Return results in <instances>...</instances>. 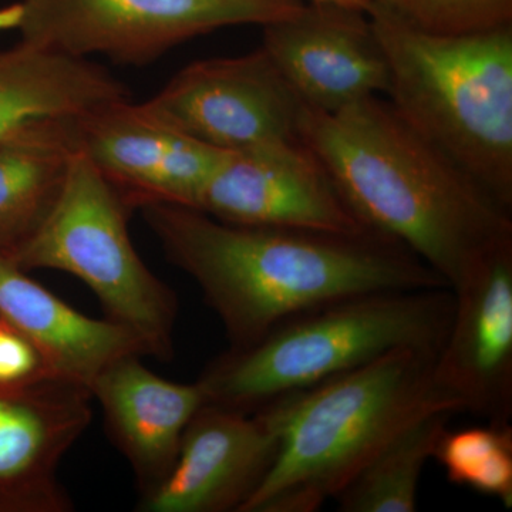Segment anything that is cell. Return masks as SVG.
I'll list each match as a JSON object with an SVG mask.
<instances>
[{"mask_svg":"<svg viewBox=\"0 0 512 512\" xmlns=\"http://www.w3.org/2000/svg\"><path fill=\"white\" fill-rule=\"evenodd\" d=\"M303 0H22V40L64 55L147 64L173 47L231 26L291 18Z\"/></svg>","mask_w":512,"mask_h":512,"instance_id":"7","label":"cell"},{"mask_svg":"<svg viewBox=\"0 0 512 512\" xmlns=\"http://www.w3.org/2000/svg\"><path fill=\"white\" fill-rule=\"evenodd\" d=\"M437 352L392 350L366 365L266 404L278 457L241 512H315L406 424L458 407L434 383Z\"/></svg>","mask_w":512,"mask_h":512,"instance_id":"3","label":"cell"},{"mask_svg":"<svg viewBox=\"0 0 512 512\" xmlns=\"http://www.w3.org/2000/svg\"><path fill=\"white\" fill-rule=\"evenodd\" d=\"M141 355H128L103 370L89 386L114 441L143 494L167 477L188 424L207 404L201 384L174 383L154 375Z\"/></svg>","mask_w":512,"mask_h":512,"instance_id":"15","label":"cell"},{"mask_svg":"<svg viewBox=\"0 0 512 512\" xmlns=\"http://www.w3.org/2000/svg\"><path fill=\"white\" fill-rule=\"evenodd\" d=\"M281 433L269 407L254 413L204 404L185 430L167 477L143 512H241L274 467Z\"/></svg>","mask_w":512,"mask_h":512,"instance_id":"12","label":"cell"},{"mask_svg":"<svg viewBox=\"0 0 512 512\" xmlns=\"http://www.w3.org/2000/svg\"><path fill=\"white\" fill-rule=\"evenodd\" d=\"M454 414L431 410L397 431L336 495L339 511H417L421 474Z\"/></svg>","mask_w":512,"mask_h":512,"instance_id":"19","label":"cell"},{"mask_svg":"<svg viewBox=\"0 0 512 512\" xmlns=\"http://www.w3.org/2000/svg\"><path fill=\"white\" fill-rule=\"evenodd\" d=\"M0 322L28 340L50 375L87 389L121 357L150 356L146 343L126 326L77 312L3 256Z\"/></svg>","mask_w":512,"mask_h":512,"instance_id":"16","label":"cell"},{"mask_svg":"<svg viewBox=\"0 0 512 512\" xmlns=\"http://www.w3.org/2000/svg\"><path fill=\"white\" fill-rule=\"evenodd\" d=\"M453 293V318L434 363V383L458 412L510 424L512 242L488 256Z\"/></svg>","mask_w":512,"mask_h":512,"instance_id":"13","label":"cell"},{"mask_svg":"<svg viewBox=\"0 0 512 512\" xmlns=\"http://www.w3.org/2000/svg\"><path fill=\"white\" fill-rule=\"evenodd\" d=\"M144 106L167 126L224 153L299 140L306 111L262 47L188 64Z\"/></svg>","mask_w":512,"mask_h":512,"instance_id":"8","label":"cell"},{"mask_svg":"<svg viewBox=\"0 0 512 512\" xmlns=\"http://www.w3.org/2000/svg\"><path fill=\"white\" fill-rule=\"evenodd\" d=\"M454 311L450 288L356 293L278 323L212 360L197 382L207 403L254 413L392 350L439 353Z\"/></svg>","mask_w":512,"mask_h":512,"instance_id":"5","label":"cell"},{"mask_svg":"<svg viewBox=\"0 0 512 512\" xmlns=\"http://www.w3.org/2000/svg\"><path fill=\"white\" fill-rule=\"evenodd\" d=\"M130 210L121 192L77 150L55 208L12 262L23 271L76 276L96 293L110 320L146 343L150 356L171 360L177 296L137 254L128 232Z\"/></svg>","mask_w":512,"mask_h":512,"instance_id":"6","label":"cell"},{"mask_svg":"<svg viewBox=\"0 0 512 512\" xmlns=\"http://www.w3.org/2000/svg\"><path fill=\"white\" fill-rule=\"evenodd\" d=\"M366 12L393 109L512 211V23L441 35L376 3Z\"/></svg>","mask_w":512,"mask_h":512,"instance_id":"4","label":"cell"},{"mask_svg":"<svg viewBox=\"0 0 512 512\" xmlns=\"http://www.w3.org/2000/svg\"><path fill=\"white\" fill-rule=\"evenodd\" d=\"M77 150L133 208L151 202L195 208L224 151L174 130L144 103L114 101L74 124Z\"/></svg>","mask_w":512,"mask_h":512,"instance_id":"10","label":"cell"},{"mask_svg":"<svg viewBox=\"0 0 512 512\" xmlns=\"http://www.w3.org/2000/svg\"><path fill=\"white\" fill-rule=\"evenodd\" d=\"M261 47L309 110L338 113L389 89V64L366 10L305 3L265 25Z\"/></svg>","mask_w":512,"mask_h":512,"instance_id":"11","label":"cell"},{"mask_svg":"<svg viewBox=\"0 0 512 512\" xmlns=\"http://www.w3.org/2000/svg\"><path fill=\"white\" fill-rule=\"evenodd\" d=\"M433 460L451 484L467 487L512 507V427L485 423L447 429L434 448Z\"/></svg>","mask_w":512,"mask_h":512,"instance_id":"20","label":"cell"},{"mask_svg":"<svg viewBox=\"0 0 512 512\" xmlns=\"http://www.w3.org/2000/svg\"><path fill=\"white\" fill-rule=\"evenodd\" d=\"M92 393L55 376L0 384V512H69L60 463L92 421Z\"/></svg>","mask_w":512,"mask_h":512,"instance_id":"14","label":"cell"},{"mask_svg":"<svg viewBox=\"0 0 512 512\" xmlns=\"http://www.w3.org/2000/svg\"><path fill=\"white\" fill-rule=\"evenodd\" d=\"M197 210L241 227L292 228L332 234L366 231L325 165L299 140L227 153Z\"/></svg>","mask_w":512,"mask_h":512,"instance_id":"9","label":"cell"},{"mask_svg":"<svg viewBox=\"0 0 512 512\" xmlns=\"http://www.w3.org/2000/svg\"><path fill=\"white\" fill-rule=\"evenodd\" d=\"M76 120L42 121L0 140L3 258L12 261L55 208L77 151Z\"/></svg>","mask_w":512,"mask_h":512,"instance_id":"18","label":"cell"},{"mask_svg":"<svg viewBox=\"0 0 512 512\" xmlns=\"http://www.w3.org/2000/svg\"><path fill=\"white\" fill-rule=\"evenodd\" d=\"M301 138L366 228L400 242L458 288L512 242L511 210L420 136L386 97L306 109Z\"/></svg>","mask_w":512,"mask_h":512,"instance_id":"2","label":"cell"},{"mask_svg":"<svg viewBox=\"0 0 512 512\" xmlns=\"http://www.w3.org/2000/svg\"><path fill=\"white\" fill-rule=\"evenodd\" d=\"M140 210L171 264L200 286L231 348L251 345L296 313L343 296L448 288L410 249L372 229L241 227L163 202Z\"/></svg>","mask_w":512,"mask_h":512,"instance_id":"1","label":"cell"},{"mask_svg":"<svg viewBox=\"0 0 512 512\" xmlns=\"http://www.w3.org/2000/svg\"><path fill=\"white\" fill-rule=\"evenodd\" d=\"M309 2L333 3V5L346 6V8H355L367 10L370 0H309Z\"/></svg>","mask_w":512,"mask_h":512,"instance_id":"23","label":"cell"},{"mask_svg":"<svg viewBox=\"0 0 512 512\" xmlns=\"http://www.w3.org/2000/svg\"><path fill=\"white\" fill-rule=\"evenodd\" d=\"M130 99L100 64L20 39L0 50V140L42 121L76 120Z\"/></svg>","mask_w":512,"mask_h":512,"instance_id":"17","label":"cell"},{"mask_svg":"<svg viewBox=\"0 0 512 512\" xmlns=\"http://www.w3.org/2000/svg\"><path fill=\"white\" fill-rule=\"evenodd\" d=\"M20 19V5L6 6L0 9V30L16 29Z\"/></svg>","mask_w":512,"mask_h":512,"instance_id":"22","label":"cell"},{"mask_svg":"<svg viewBox=\"0 0 512 512\" xmlns=\"http://www.w3.org/2000/svg\"><path fill=\"white\" fill-rule=\"evenodd\" d=\"M416 28L441 35L481 32L512 23V0H370Z\"/></svg>","mask_w":512,"mask_h":512,"instance_id":"21","label":"cell"}]
</instances>
